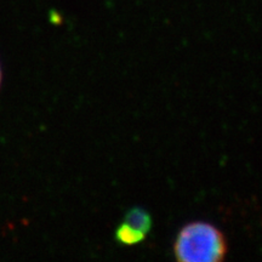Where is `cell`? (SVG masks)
<instances>
[{
    "label": "cell",
    "instance_id": "1",
    "mask_svg": "<svg viewBox=\"0 0 262 262\" xmlns=\"http://www.w3.org/2000/svg\"><path fill=\"white\" fill-rule=\"evenodd\" d=\"M173 251L181 262H219L226 257L227 242L222 232L208 222H191L179 232Z\"/></svg>",
    "mask_w": 262,
    "mask_h": 262
},
{
    "label": "cell",
    "instance_id": "2",
    "mask_svg": "<svg viewBox=\"0 0 262 262\" xmlns=\"http://www.w3.org/2000/svg\"><path fill=\"white\" fill-rule=\"evenodd\" d=\"M124 222L129 225L130 227L137 229V231L142 232V233L147 234L152 228V217L146 210L141 208L130 209L124 216Z\"/></svg>",
    "mask_w": 262,
    "mask_h": 262
},
{
    "label": "cell",
    "instance_id": "3",
    "mask_svg": "<svg viewBox=\"0 0 262 262\" xmlns=\"http://www.w3.org/2000/svg\"><path fill=\"white\" fill-rule=\"evenodd\" d=\"M146 234L137 229L130 227L125 222H123L116 231V239L118 243L123 245H134L139 244L142 241H145Z\"/></svg>",
    "mask_w": 262,
    "mask_h": 262
},
{
    "label": "cell",
    "instance_id": "4",
    "mask_svg": "<svg viewBox=\"0 0 262 262\" xmlns=\"http://www.w3.org/2000/svg\"><path fill=\"white\" fill-rule=\"evenodd\" d=\"M0 83H2V71H0Z\"/></svg>",
    "mask_w": 262,
    "mask_h": 262
}]
</instances>
